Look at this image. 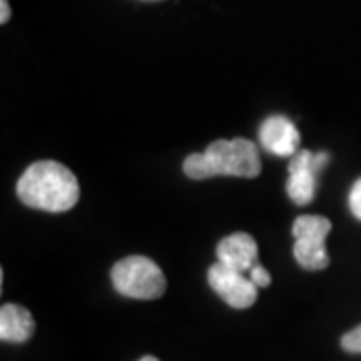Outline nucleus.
<instances>
[{
    "label": "nucleus",
    "mask_w": 361,
    "mask_h": 361,
    "mask_svg": "<svg viewBox=\"0 0 361 361\" xmlns=\"http://www.w3.org/2000/svg\"><path fill=\"white\" fill-rule=\"evenodd\" d=\"M11 20V4L8 0H0V23L6 25Z\"/></svg>",
    "instance_id": "ddd939ff"
},
{
    "label": "nucleus",
    "mask_w": 361,
    "mask_h": 361,
    "mask_svg": "<svg viewBox=\"0 0 361 361\" xmlns=\"http://www.w3.org/2000/svg\"><path fill=\"white\" fill-rule=\"evenodd\" d=\"M329 161L327 153H311L307 149L297 151L289 161V179L285 191L295 205H310L317 195V175Z\"/></svg>",
    "instance_id": "39448f33"
},
{
    "label": "nucleus",
    "mask_w": 361,
    "mask_h": 361,
    "mask_svg": "<svg viewBox=\"0 0 361 361\" xmlns=\"http://www.w3.org/2000/svg\"><path fill=\"white\" fill-rule=\"evenodd\" d=\"M35 334V317L28 310L16 303L0 307V339L6 343H25Z\"/></svg>",
    "instance_id": "1a4fd4ad"
},
{
    "label": "nucleus",
    "mask_w": 361,
    "mask_h": 361,
    "mask_svg": "<svg viewBox=\"0 0 361 361\" xmlns=\"http://www.w3.org/2000/svg\"><path fill=\"white\" fill-rule=\"evenodd\" d=\"M111 281L116 293L130 299H159L167 291V279L153 259L129 255L111 269Z\"/></svg>",
    "instance_id": "7ed1b4c3"
},
{
    "label": "nucleus",
    "mask_w": 361,
    "mask_h": 361,
    "mask_svg": "<svg viewBox=\"0 0 361 361\" xmlns=\"http://www.w3.org/2000/svg\"><path fill=\"white\" fill-rule=\"evenodd\" d=\"M257 241L249 233H233L217 245V261L245 275L257 265Z\"/></svg>",
    "instance_id": "6e6552de"
},
{
    "label": "nucleus",
    "mask_w": 361,
    "mask_h": 361,
    "mask_svg": "<svg viewBox=\"0 0 361 361\" xmlns=\"http://www.w3.org/2000/svg\"><path fill=\"white\" fill-rule=\"evenodd\" d=\"M348 201L351 215H353L355 219L361 221V177L353 183V187H351V191H349Z\"/></svg>",
    "instance_id": "9b49d317"
},
{
    "label": "nucleus",
    "mask_w": 361,
    "mask_h": 361,
    "mask_svg": "<svg viewBox=\"0 0 361 361\" xmlns=\"http://www.w3.org/2000/svg\"><path fill=\"white\" fill-rule=\"evenodd\" d=\"M189 179L205 180L211 177H243L255 179L261 173V155L255 142L247 139H217L209 142L203 153H193L183 161Z\"/></svg>",
    "instance_id": "f03ea898"
},
{
    "label": "nucleus",
    "mask_w": 361,
    "mask_h": 361,
    "mask_svg": "<svg viewBox=\"0 0 361 361\" xmlns=\"http://www.w3.org/2000/svg\"><path fill=\"white\" fill-rule=\"evenodd\" d=\"M331 231V221L322 215H299L293 221V257L307 271H322L329 267V255L325 239Z\"/></svg>",
    "instance_id": "20e7f679"
},
{
    "label": "nucleus",
    "mask_w": 361,
    "mask_h": 361,
    "mask_svg": "<svg viewBox=\"0 0 361 361\" xmlns=\"http://www.w3.org/2000/svg\"><path fill=\"white\" fill-rule=\"evenodd\" d=\"M139 361H159L157 357H153V355H145V357H141Z\"/></svg>",
    "instance_id": "4468645a"
},
{
    "label": "nucleus",
    "mask_w": 361,
    "mask_h": 361,
    "mask_svg": "<svg viewBox=\"0 0 361 361\" xmlns=\"http://www.w3.org/2000/svg\"><path fill=\"white\" fill-rule=\"evenodd\" d=\"M209 287L233 310H247L257 301V285L249 275L231 269L223 263H215L207 271Z\"/></svg>",
    "instance_id": "423d86ee"
},
{
    "label": "nucleus",
    "mask_w": 361,
    "mask_h": 361,
    "mask_svg": "<svg viewBox=\"0 0 361 361\" xmlns=\"http://www.w3.org/2000/svg\"><path fill=\"white\" fill-rule=\"evenodd\" d=\"M16 195L26 207L49 213H65L78 203L80 187L68 167L56 161H39L20 175Z\"/></svg>",
    "instance_id": "f257e3e1"
},
{
    "label": "nucleus",
    "mask_w": 361,
    "mask_h": 361,
    "mask_svg": "<svg viewBox=\"0 0 361 361\" xmlns=\"http://www.w3.org/2000/svg\"><path fill=\"white\" fill-rule=\"evenodd\" d=\"M259 142L263 151L275 157H293L299 151L301 135L295 123L283 115H271L259 129Z\"/></svg>",
    "instance_id": "0eeeda50"
},
{
    "label": "nucleus",
    "mask_w": 361,
    "mask_h": 361,
    "mask_svg": "<svg viewBox=\"0 0 361 361\" xmlns=\"http://www.w3.org/2000/svg\"><path fill=\"white\" fill-rule=\"evenodd\" d=\"M249 279L253 281V283L257 285V287H269L271 285V275L269 271L265 269V267H261V265H255L253 269L249 271Z\"/></svg>",
    "instance_id": "f8f14e48"
},
{
    "label": "nucleus",
    "mask_w": 361,
    "mask_h": 361,
    "mask_svg": "<svg viewBox=\"0 0 361 361\" xmlns=\"http://www.w3.org/2000/svg\"><path fill=\"white\" fill-rule=\"evenodd\" d=\"M341 348L349 353H361V325L341 337Z\"/></svg>",
    "instance_id": "9d476101"
},
{
    "label": "nucleus",
    "mask_w": 361,
    "mask_h": 361,
    "mask_svg": "<svg viewBox=\"0 0 361 361\" xmlns=\"http://www.w3.org/2000/svg\"><path fill=\"white\" fill-rule=\"evenodd\" d=\"M142 2H161V0H142Z\"/></svg>",
    "instance_id": "2eb2a0df"
}]
</instances>
